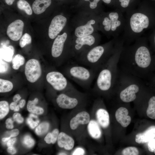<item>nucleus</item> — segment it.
Instances as JSON below:
<instances>
[{
  "label": "nucleus",
  "mask_w": 155,
  "mask_h": 155,
  "mask_svg": "<svg viewBox=\"0 0 155 155\" xmlns=\"http://www.w3.org/2000/svg\"><path fill=\"white\" fill-rule=\"evenodd\" d=\"M131 44H124L118 63V69L143 80L154 75L153 52L148 38L140 37Z\"/></svg>",
  "instance_id": "1"
},
{
  "label": "nucleus",
  "mask_w": 155,
  "mask_h": 155,
  "mask_svg": "<svg viewBox=\"0 0 155 155\" xmlns=\"http://www.w3.org/2000/svg\"><path fill=\"white\" fill-rule=\"evenodd\" d=\"M122 39L129 44L141 37L146 31L155 28V3L150 0L126 12Z\"/></svg>",
  "instance_id": "2"
},
{
  "label": "nucleus",
  "mask_w": 155,
  "mask_h": 155,
  "mask_svg": "<svg viewBox=\"0 0 155 155\" xmlns=\"http://www.w3.org/2000/svg\"><path fill=\"white\" fill-rule=\"evenodd\" d=\"M124 44L123 40H119L115 51L98 72L94 85L95 90L106 93L113 88L118 76V63Z\"/></svg>",
  "instance_id": "3"
},
{
  "label": "nucleus",
  "mask_w": 155,
  "mask_h": 155,
  "mask_svg": "<svg viewBox=\"0 0 155 155\" xmlns=\"http://www.w3.org/2000/svg\"><path fill=\"white\" fill-rule=\"evenodd\" d=\"M118 70V77L113 88L118 90L119 97L124 102L134 101L138 93L145 89L146 84L142 79L119 69Z\"/></svg>",
  "instance_id": "4"
},
{
  "label": "nucleus",
  "mask_w": 155,
  "mask_h": 155,
  "mask_svg": "<svg viewBox=\"0 0 155 155\" xmlns=\"http://www.w3.org/2000/svg\"><path fill=\"white\" fill-rule=\"evenodd\" d=\"M118 41L114 46L112 43L95 46L82 54L77 61L98 73L115 51Z\"/></svg>",
  "instance_id": "5"
},
{
  "label": "nucleus",
  "mask_w": 155,
  "mask_h": 155,
  "mask_svg": "<svg viewBox=\"0 0 155 155\" xmlns=\"http://www.w3.org/2000/svg\"><path fill=\"white\" fill-rule=\"evenodd\" d=\"M65 73L70 79L78 85L83 88H88L96 78L97 73L90 68L73 64L67 68Z\"/></svg>",
  "instance_id": "6"
},
{
  "label": "nucleus",
  "mask_w": 155,
  "mask_h": 155,
  "mask_svg": "<svg viewBox=\"0 0 155 155\" xmlns=\"http://www.w3.org/2000/svg\"><path fill=\"white\" fill-rule=\"evenodd\" d=\"M46 78L48 82L56 91H60L74 88L64 75L59 71L49 72L46 75Z\"/></svg>",
  "instance_id": "7"
},
{
  "label": "nucleus",
  "mask_w": 155,
  "mask_h": 155,
  "mask_svg": "<svg viewBox=\"0 0 155 155\" xmlns=\"http://www.w3.org/2000/svg\"><path fill=\"white\" fill-rule=\"evenodd\" d=\"M25 74L27 80L31 83L36 81L42 73L39 62L35 59H31L26 62L25 67Z\"/></svg>",
  "instance_id": "8"
},
{
  "label": "nucleus",
  "mask_w": 155,
  "mask_h": 155,
  "mask_svg": "<svg viewBox=\"0 0 155 155\" xmlns=\"http://www.w3.org/2000/svg\"><path fill=\"white\" fill-rule=\"evenodd\" d=\"M74 89L71 90L70 94L62 93L59 94L56 98V102L60 108L65 109H71L76 106L79 102V98L73 93Z\"/></svg>",
  "instance_id": "9"
},
{
  "label": "nucleus",
  "mask_w": 155,
  "mask_h": 155,
  "mask_svg": "<svg viewBox=\"0 0 155 155\" xmlns=\"http://www.w3.org/2000/svg\"><path fill=\"white\" fill-rule=\"evenodd\" d=\"M67 19L61 15H58L54 17L49 26L48 35L51 39L55 38L66 25Z\"/></svg>",
  "instance_id": "10"
},
{
  "label": "nucleus",
  "mask_w": 155,
  "mask_h": 155,
  "mask_svg": "<svg viewBox=\"0 0 155 155\" xmlns=\"http://www.w3.org/2000/svg\"><path fill=\"white\" fill-rule=\"evenodd\" d=\"M24 23L21 20H17L8 26L7 33L12 40L17 41L21 37L24 27Z\"/></svg>",
  "instance_id": "11"
},
{
  "label": "nucleus",
  "mask_w": 155,
  "mask_h": 155,
  "mask_svg": "<svg viewBox=\"0 0 155 155\" xmlns=\"http://www.w3.org/2000/svg\"><path fill=\"white\" fill-rule=\"evenodd\" d=\"M67 37V33L64 32L58 36L54 40L51 49V55L53 58H57L62 54Z\"/></svg>",
  "instance_id": "12"
},
{
  "label": "nucleus",
  "mask_w": 155,
  "mask_h": 155,
  "mask_svg": "<svg viewBox=\"0 0 155 155\" xmlns=\"http://www.w3.org/2000/svg\"><path fill=\"white\" fill-rule=\"evenodd\" d=\"M90 121V116L88 112H81L71 119L69 123L70 127L72 130L76 129L79 125L88 124Z\"/></svg>",
  "instance_id": "13"
},
{
  "label": "nucleus",
  "mask_w": 155,
  "mask_h": 155,
  "mask_svg": "<svg viewBox=\"0 0 155 155\" xmlns=\"http://www.w3.org/2000/svg\"><path fill=\"white\" fill-rule=\"evenodd\" d=\"M95 39L92 35H88L78 37L75 42L74 48L78 52L85 47H90L95 43Z\"/></svg>",
  "instance_id": "14"
},
{
  "label": "nucleus",
  "mask_w": 155,
  "mask_h": 155,
  "mask_svg": "<svg viewBox=\"0 0 155 155\" xmlns=\"http://www.w3.org/2000/svg\"><path fill=\"white\" fill-rule=\"evenodd\" d=\"M155 137V126L148 127L145 131L137 134L135 141L138 144H143L149 142Z\"/></svg>",
  "instance_id": "15"
},
{
  "label": "nucleus",
  "mask_w": 155,
  "mask_h": 155,
  "mask_svg": "<svg viewBox=\"0 0 155 155\" xmlns=\"http://www.w3.org/2000/svg\"><path fill=\"white\" fill-rule=\"evenodd\" d=\"M128 114L127 109L123 107L119 108L115 112V117L117 121L123 127H127L131 123V118Z\"/></svg>",
  "instance_id": "16"
},
{
  "label": "nucleus",
  "mask_w": 155,
  "mask_h": 155,
  "mask_svg": "<svg viewBox=\"0 0 155 155\" xmlns=\"http://www.w3.org/2000/svg\"><path fill=\"white\" fill-rule=\"evenodd\" d=\"M58 146L66 150H70L74 147L75 142L73 139L63 132L59 133L57 140Z\"/></svg>",
  "instance_id": "17"
},
{
  "label": "nucleus",
  "mask_w": 155,
  "mask_h": 155,
  "mask_svg": "<svg viewBox=\"0 0 155 155\" xmlns=\"http://www.w3.org/2000/svg\"><path fill=\"white\" fill-rule=\"evenodd\" d=\"M95 23L94 20L88 21L85 25L77 27L75 31V34L78 37L90 35L92 34L94 31L92 24Z\"/></svg>",
  "instance_id": "18"
},
{
  "label": "nucleus",
  "mask_w": 155,
  "mask_h": 155,
  "mask_svg": "<svg viewBox=\"0 0 155 155\" xmlns=\"http://www.w3.org/2000/svg\"><path fill=\"white\" fill-rule=\"evenodd\" d=\"M97 122L102 128H107L110 124L109 116L108 112L105 109L100 108L98 109L96 113Z\"/></svg>",
  "instance_id": "19"
},
{
  "label": "nucleus",
  "mask_w": 155,
  "mask_h": 155,
  "mask_svg": "<svg viewBox=\"0 0 155 155\" xmlns=\"http://www.w3.org/2000/svg\"><path fill=\"white\" fill-rule=\"evenodd\" d=\"M51 3V0H35L32 5V9L36 14L44 12Z\"/></svg>",
  "instance_id": "20"
},
{
  "label": "nucleus",
  "mask_w": 155,
  "mask_h": 155,
  "mask_svg": "<svg viewBox=\"0 0 155 155\" xmlns=\"http://www.w3.org/2000/svg\"><path fill=\"white\" fill-rule=\"evenodd\" d=\"M88 132L92 137L98 139L101 136L102 132L99 125L94 120H90L87 126Z\"/></svg>",
  "instance_id": "21"
},
{
  "label": "nucleus",
  "mask_w": 155,
  "mask_h": 155,
  "mask_svg": "<svg viewBox=\"0 0 155 155\" xmlns=\"http://www.w3.org/2000/svg\"><path fill=\"white\" fill-rule=\"evenodd\" d=\"M38 99L35 98L33 100H29L27 105V109L31 113L37 115H41L44 112L43 108L40 106H37L36 104L38 103Z\"/></svg>",
  "instance_id": "22"
},
{
  "label": "nucleus",
  "mask_w": 155,
  "mask_h": 155,
  "mask_svg": "<svg viewBox=\"0 0 155 155\" xmlns=\"http://www.w3.org/2000/svg\"><path fill=\"white\" fill-rule=\"evenodd\" d=\"M137 0H118V9L122 13L128 12L134 9L133 3H136Z\"/></svg>",
  "instance_id": "23"
},
{
  "label": "nucleus",
  "mask_w": 155,
  "mask_h": 155,
  "mask_svg": "<svg viewBox=\"0 0 155 155\" xmlns=\"http://www.w3.org/2000/svg\"><path fill=\"white\" fill-rule=\"evenodd\" d=\"M14 52V48L12 46H3L0 49V58L5 61L10 62L12 59Z\"/></svg>",
  "instance_id": "24"
},
{
  "label": "nucleus",
  "mask_w": 155,
  "mask_h": 155,
  "mask_svg": "<svg viewBox=\"0 0 155 155\" xmlns=\"http://www.w3.org/2000/svg\"><path fill=\"white\" fill-rule=\"evenodd\" d=\"M146 114L149 118L155 119V95L151 96L148 98Z\"/></svg>",
  "instance_id": "25"
},
{
  "label": "nucleus",
  "mask_w": 155,
  "mask_h": 155,
  "mask_svg": "<svg viewBox=\"0 0 155 155\" xmlns=\"http://www.w3.org/2000/svg\"><path fill=\"white\" fill-rule=\"evenodd\" d=\"M17 6L20 10L24 11L27 15H31L32 11L29 4L25 0H19L17 2Z\"/></svg>",
  "instance_id": "26"
},
{
  "label": "nucleus",
  "mask_w": 155,
  "mask_h": 155,
  "mask_svg": "<svg viewBox=\"0 0 155 155\" xmlns=\"http://www.w3.org/2000/svg\"><path fill=\"white\" fill-rule=\"evenodd\" d=\"M13 85L10 81L0 79V92L5 93L10 91L13 89Z\"/></svg>",
  "instance_id": "27"
},
{
  "label": "nucleus",
  "mask_w": 155,
  "mask_h": 155,
  "mask_svg": "<svg viewBox=\"0 0 155 155\" xmlns=\"http://www.w3.org/2000/svg\"><path fill=\"white\" fill-rule=\"evenodd\" d=\"M50 127L49 123L46 122L41 123L36 128L35 132L38 135H41L48 131Z\"/></svg>",
  "instance_id": "28"
},
{
  "label": "nucleus",
  "mask_w": 155,
  "mask_h": 155,
  "mask_svg": "<svg viewBox=\"0 0 155 155\" xmlns=\"http://www.w3.org/2000/svg\"><path fill=\"white\" fill-rule=\"evenodd\" d=\"M24 62L25 59L24 57L20 54H17L13 59L12 68L15 70L18 69L24 64Z\"/></svg>",
  "instance_id": "29"
},
{
  "label": "nucleus",
  "mask_w": 155,
  "mask_h": 155,
  "mask_svg": "<svg viewBox=\"0 0 155 155\" xmlns=\"http://www.w3.org/2000/svg\"><path fill=\"white\" fill-rule=\"evenodd\" d=\"M9 107L8 103L5 100L0 102V119L4 118L8 113Z\"/></svg>",
  "instance_id": "30"
},
{
  "label": "nucleus",
  "mask_w": 155,
  "mask_h": 155,
  "mask_svg": "<svg viewBox=\"0 0 155 155\" xmlns=\"http://www.w3.org/2000/svg\"><path fill=\"white\" fill-rule=\"evenodd\" d=\"M32 41L31 37L27 33H25L20 39L19 45L20 47L23 48L26 45L30 44Z\"/></svg>",
  "instance_id": "31"
},
{
  "label": "nucleus",
  "mask_w": 155,
  "mask_h": 155,
  "mask_svg": "<svg viewBox=\"0 0 155 155\" xmlns=\"http://www.w3.org/2000/svg\"><path fill=\"white\" fill-rule=\"evenodd\" d=\"M123 155H137L139 154L138 149L134 147H129L123 149L122 151Z\"/></svg>",
  "instance_id": "32"
},
{
  "label": "nucleus",
  "mask_w": 155,
  "mask_h": 155,
  "mask_svg": "<svg viewBox=\"0 0 155 155\" xmlns=\"http://www.w3.org/2000/svg\"><path fill=\"white\" fill-rule=\"evenodd\" d=\"M23 143L26 147L30 148L34 145L35 141L30 136L26 135L24 136L23 138Z\"/></svg>",
  "instance_id": "33"
},
{
  "label": "nucleus",
  "mask_w": 155,
  "mask_h": 155,
  "mask_svg": "<svg viewBox=\"0 0 155 155\" xmlns=\"http://www.w3.org/2000/svg\"><path fill=\"white\" fill-rule=\"evenodd\" d=\"M148 39L151 50L155 53V30H154Z\"/></svg>",
  "instance_id": "34"
},
{
  "label": "nucleus",
  "mask_w": 155,
  "mask_h": 155,
  "mask_svg": "<svg viewBox=\"0 0 155 155\" xmlns=\"http://www.w3.org/2000/svg\"><path fill=\"white\" fill-rule=\"evenodd\" d=\"M9 67L8 64L0 58V73H4L7 72L8 70Z\"/></svg>",
  "instance_id": "35"
},
{
  "label": "nucleus",
  "mask_w": 155,
  "mask_h": 155,
  "mask_svg": "<svg viewBox=\"0 0 155 155\" xmlns=\"http://www.w3.org/2000/svg\"><path fill=\"white\" fill-rule=\"evenodd\" d=\"M26 122L31 129H34L38 125L39 121H34L32 118L29 117L26 119Z\"/></svg>",
  "instance_id": "36"
},
{
  "label": "nucleus",
  "mask_w": 155,
  "mask_h": 155,
  "mask_svg": "<svg viewBox=\"0 0 155 155\" xmlns=\"http://www.w3.org/2000/svg\"><path fill=\"white\" fill-rule=\"evenodd\" d=\"M13 118L14 121L18 124L22 123L24 121V118L20 113H16L13 114Z\"/></svg>",
  "instance_id": "37"
},
{
  "label": "nucleus",
  "mask_w": 155,
  "mask_h": 155,
  "mask_svg": "<svg viewBox=\"0 0 155 155\" xmlns=\"http://www.w3.org/2000/svg\"><path fill=\"white\" fill-rule=\"evenodd\" d=\"M51 133L52 142L53 144H55L58 139L59 134V130L57 129H55Z\"/></svg>",
  "instance_id": "38"
},
{
  "label": "nucleus",
  "mask_w": 155,
  "mask_h": 155,
  "mask_svg": "<svg viewBox=\"0 0 155 155\" xmlns=\"http://www.w3.org/2000/svg\"><path fill=\"white\" fill-rule=\"evenodd\" d=\"M148 148L149 150L151 152H154L155 150V138H154L148 142Z\"/></svg>",
  "instance_id": "39"
},
{
  "label": "nucleus",
  "mask_w": 155,
  "mask_h": 155,
  "mask_svg": "<svg viewBox=\"0 0 155 155\" xmlns=\"http://www.w3.org/2000/svg\"><path fill=\"white\" fill-rule=\"evenodd\" d=\"M6 127L8 129H12L14 127L13 121L10 118L7 119L5 121Z\"/></svg>",
  "instance_id": "40"
},
{
  "label": "nucleus",
  "mask_w": 155,
  "mask_h": 155,
  "mask_svg": "<svg viewBox=\"0 0 155 155\" xmlns=\"http://www.w3.org/2000/svg\"><path fill=\"white\" fill-rule=\"evenodd\" d=\"M85 154V151L82 148L80 147L76 148L72 153L73 155H82Z\"/></svg>",
  "instance_id": "41"
},
{
  "label": "nucleus",
  "mask_w": 155,
  "mask_h": 155,
  "mask_svg": "<svg viewBox=\"0 0 155 155\" xmlns=\"http://www.w3.org/2000/svg\"><path fill=\"white\" fill-rule=\"evenodd\" d=\"M90 2V7L91 9H94L97 6V4L100 0H84Z\"/></svg>",
  "instance_id": "42"
},
{
  "label": "nucleus",
  "mask_w": 155,
  "mask_h": 155,
  "mask_svg": "<svg viewBox=\"0 0 155 155\" xmlns=\"http://www.w3.org/2000/svg\"><path fill=\"white\" fill-rule=\"evenodd\" d=\"M19 131L18 129H13L10 131L9 136H10L11 137H16L19 134Z\"/></svg>",
  "instance_id": "43"
},
{
  "label": "nucleus",
  "mask_w": 155,
  "mask_h": 155,
  "mask_svg": "<svg viewBox=\"0 0 155 155\" xmlns=\"http://www.w3.org/2000/svg\"><path fill=\"white\" fill-rule=\"evenodd\" d=\"M44 140L46 142L49 144L52 142L51 133L49 132L48 133L44 138Z\"/></svg>",
  "instance_id": "44"
},
{
  "label": "nucleus",
  "mask_w": 155,
  "mask_h": 155,
  "mask_svg": "<svg viewBox=\"0 0 155 155\" xmlns=\"http://www.w3.org/2000/svg\"><path fill=\"white\" fill-rule=\"evenodd\" d=\"M17 140L16 138H13L9 140L7 144L8 147L13 146Z\"/></svg>",
  "instance_id": "45"
},
{
  "label": "nucleus",
  "mask_w": 155,
  "mask_h": 155,
  "mask_svg": "<svg viewBox=\"0 0 155 155\" xmlns=\"http://www.w3.org/2000/svg\"><path fill=\"white\" fill-rule=\"evenodd\" d=\"M7 151L8 153L11 154H14L17 152L16 149L13 146L8 147Z\"/></svg>",
  "instance_id": "46"
},
{
  "label": "nucleus",
  "mask_w": 155,
  "mask_h": 155,
  "mask_svg": "<svg viewBox=\"0 0 155 155\" xmlns=\"http://www.w3.org/2000/svg\"><path fill=\"white\" fill-rule=\"evenodd\" d=\"M148 85L155 86V75L152 77L149 80Z\"/></svg>",
  "instance_id": "47"
},
{
  "label": "nucleus",
  "mask_w": 155,
  "mask_h": 155,
  "mask_svg": "<svg viewBox=\"0 0 155 155\" xmlns=\"http://www.w3.org/2000/svg\"><path fill=\"white\" fill-rule=\"evenodd\" d=\"M21 98V97L18 94H16L13 96V100L14 102L17 103Z\"/></svg>",
  "instance_id": "48"
},
{
  "label": "nucleus",
  "mask_w": 155,
  "mask_h": 155,
  "mask_svg": "<svg viewBox=\"0 0 155 155\" xmlns=\"http://www.w3.org/2000/svg\"><path fill=\"white\" fill-rule=\"evenodd\" d=\"M26 103V100L24 99H22L20 100L18 104L20 108H22L25 106Z\"/></svg>",
  "instance_id": "49"
},
{
  "label": "nucleus",
  "mask_w": 155,
  "mask_h": 155,
  "mask_svg": "<svg viewBox=\"0 0 155 155\" xmlns=\"http://www.w3.org/2000/svg\"><path fill=\"white\" fill-rule=\"evenodd\" d=\"M17 103L15 102H11L10 104L9 107L11 110H13L16 106L17 105Z\"/></svg>",
  "instance_id": "50"
},
{
  "label": "nucleus",
  "mask_w": 155,
  "mask_h": 155,
  "mask_svg": "<svg viewBox=\"0 0 155 155\" xmlns=\"http://www.w3.org/2000/svg\"><path fill=\"white\" fill-rule=\"evenodd\" d=\"M15 0H5L6 3L8 5H12Z\"/></svg>",
  "instance_id": "51"
},
{
  "label": "nucleus",
  "mask_w": 155,
  "mask_h": 155,
  "mask_svg": "<svg viewBox=\"0 0 155 155\" xmlns=\"http://www.w3.org/2000/svg\"><path fill=\"white\" fill-rule=\"evenodd\" d=\"M11 137L10 136L7 137H3L2 139L1 140L3 142H5L6 141H8L10 139H11Z\"/></svg>",
  "instance_id": "52"
},
{
  "label": "nucleus",
  "mask_w": 155,
  "mask_h": 155,
  "mask_svg": "<svg viewBox=\"0 0 155 155\" xmlns=\"http://www.w3.org/2000/svg\"><path fill=\"white\" fill-rule=\"evenodd\" d=\"M29 117H32V118H34L37 119L38 118V117L36 115H35L34 114L31 113L29 115Z\"/></svg>",
  "instance_id": "53"
},
{
  "label": "nucleus",
  "mask_w": 155,
  "mask_h": 155,
  "mask_svg": "<svg viewBox=\"0 0 155 155\" xmlns=\"http://www.w3.org/2000/svg\"><path fill=\"white\" fill-rule=\"evenodd\" d=\"M20 107L18 105V104L15 107V108H14V110H13L14 111V112H17L19 111L20 109Z\"/></svg>",
  "instance_id": "54"
},
{
  "label": "nucleus",
  "mask_w": 155,
  "mask_h": 155,
  "mask_svg": "<svg viewBox=\"0 0 155 155\" xmlns=\"http://www.w3.org/2000/svg\"><path fill=\"white\" fill-rule=\"evenodd\" d=\"M153 62L154 72H155V54H154L153 56Z\"/></svg>",
  "instance_id": "55"
},
{
  "label": "nucleus",
  "mask_w": 155,
  "mask_h": 155,
  "mask_svg": "<svg viewBox=\"0 0 155 155\" xmlns=\"http://www.w3.org/2000/svg\"><path fill=\"white\" fill-rule=\"evenodd\" d=\"M102 1L106 4L110 3L111 2V0H102Z\"/></svg>",
  "instance_id": "56"
},
{
  "label": "nucleus",
  "mask_w": 155,
  "mask_h": 155,
  "mask_svg": "<svg viewBox=\"0 0 155 155\" xmlns=\"http://www.w3.org/2000/svg\"><path fill=\"white\" fill-rule=\"evenodd\" d=\"M58 155H67L65 153L63 152H61L59 153L58 154Z\"/></svg>",
  "instance_id": "57"
},
{
  "label": "nucleus",
  "mask_w": 155,
  "mask_h": 155,
  "mask_svg": "<svg viewBox=\"0 0 155 155\" xmlns=\"http://www.w3.org/2000/svg\"><path fill=\"white\" fill-rule=\"evenodd\" d=\"M155 3V0H150Z\"/></svg>",
  "instance_id": "58"
},
{
  "label": "nucleus",
  "mask_w": 155,
  "mask_h": 155,
  "mask_svg": "<svg viewBox=\"0 0 155 155\" xmlns=\"http://www.w3.org/2000/svg\"><path fill=\"white\" fill-rule=\"evenodd\" d=\"M154 154H155V150L154 151Z\"/></svg>",
  "instance_id": "59"
},
{
  "label": "nucleus",
  "mask_w": 155,
  "mask_h": 155,
  "mask_svg": "<svg viewBox=\"0 0 155 155\" xmlns=\"http://www.w3.org/2000/svg\"></svg>",
  "instance_id": "60"
}]
</instances>
